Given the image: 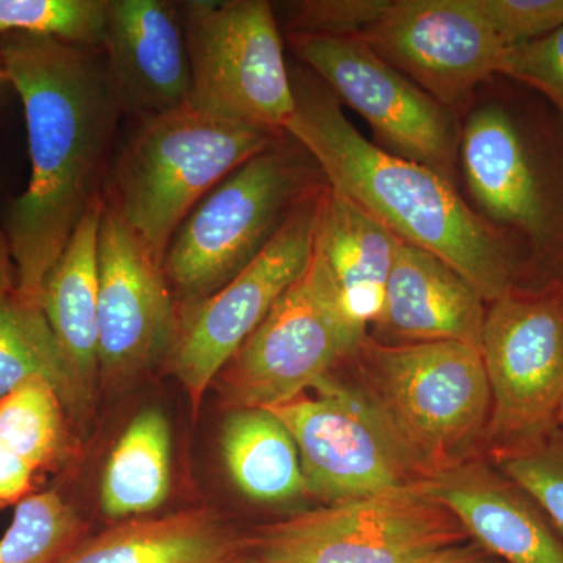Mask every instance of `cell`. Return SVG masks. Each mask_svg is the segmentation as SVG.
I'll use <instances>...</instances> for the list:
<instances>
[{"instance_id":"18","label":"cell","mask_w":563,"mask_h":563,"mask_svg":"<svg viewBox=\"0 0 563 563\" xmlns=\"http://www.w3.org/2000/svg\"><path fill=\"white\" fill-rule=\"evenodd\" d=\"M487 302L453 266L399 242L383 310L372 325L384 344L455 342L481 351Z\"/></svg>"},{"instance_id":"1","label":"cell","mask_w":563,"mask_h":563,"mask_svg":"<svg viewBox=\"0 0 563 563\" xmlns=\"http://www.w3.org/2000/svg\"><path fill=\"white\" fill-rule=\"evenodd\" d=\"M0 58L24 107L31 155V180L7 207L2 228L16 268V298L41 309L47 274L102 196L122 113L98 47L2 33Z\"/></svg>"},{"instance_id":"10","label":"cell","mask_w":563,"mask_h":563,"mask_svg":"<svg viewBox=\"0 0 563 563\" xmlns=\"http://www.w3.org/2000/svg\"><path fill=\"white\" fill-rule=\"evenodd\" d=\"M324 187L318 184L306 192L272 242L229 284L202 301L179 307L165 365L187 393L192 412H198L210 385L309 265Z\"/></svg>"},{"instance_id":"33","label":"cell","mask_w":563,"mask_h":563,"mask_svg":"<svg viewBox=\"0 0 563 563\" xmlns=\"http://www.w3.org/2000/svg\"><path fill=\"white\" fill-rule=\"evenodd\" d=\"M421 563H504L495 555L485 551L479 544L472 542L455 544L426 559Z\"/></svg>"},{"instance_id":"4","label":"cell","mask_w":563,"mask_h":563,"mask_svg":"<svg viewBox=\"0 0 563 563\" xmlns=\"http://www.w3.org/2000/svg\"><path fill=\"white\" fill-rule=\"evenodd\" d=\"M282 133L190 102L144 118L110 166L103 199L163 263L190 211Z\"/></svg>"},{"instance_id":"20","label":"cell","mask_w":563,"mask_h":563,"mask_svg":"<svg viewBox=\"0 0 563 563\" xmlns=\"http://www.w3.org/2000/svg\"><path fill=\"white\" fill-rule=\"evenodd\" d=\"M246 553V532L214 510L190 509L118 521L62 563H231Z\"/></svg>"},{"instance_id":"9","label":"cell","mask_w":563,"mask_h":563,"mask_svg":"<svg viewBox=\"0 0 563 563\" xmlns=\"http://www.w3.org/2000/svg\"><path fill=\"white\" fill-rule=\"evenodd\" d=\"M191 66L190 103L276 133L295 113L291 74L266 0L179 2Z\"/></svg>"},{"instance_id":"37","label":"cell","mask_w":563,"mask_h":563,"mask_svg":"<svg viewBox=\"0 0 563 563\" xmlns=\"http://www.w3.org/2000/svg\"><path fill=\"white\" fill-rule=\"evenodd\" d=\"M559 428H561L563 431V406H562L561 413H559Z\"/></svg>"},{"instance_id":"12","label":"cell","mask_w":563,"mask_h":563,"mask_svg":"<svg viewBox=\"0 0 563 563\" xmlns=\"http://www.w3.org/2000/svg\"><path fill=\"white\" fill-rule=\"evenodd\" d=\"M268 410L295 440L307 496L322 504L420 484L362 393L333 374Z\"/></svg>"},{"instance_id":"22","label":"cell","mask_w":563,"mask_h":563,"mask_svg":"<svg viewBox=\"0 0 563 563\" xmlns=\"http://www.w3.org/2000/svg\"><path fill=\"white\" fill-rule=\"evenodd\" d=\"M221 454L232 483L251 501L285 504L307 496L298 448L272 410H232L222 426Z\"/></svg>"},{"instance_id":"28","label":"cell","mask_w":563,"mask_h":563,"mask_svg":"<svg viewBox=\"0 0 563 563\" xmlns=\"http://www.w3.org/2000/svg\"><path fill=\"white\" fill-rule=\"evenodd\" d=\"M490 461V459H488ZM539 504L563 540V431L554 429L542 442L521 453L492 461Z\"/></svg>"},{"instance_id":"16","label":"cell","mask_w":563,"mask_h":563,"mask_svg":"<svg viewBox=\"0 0 563 563\" xmlns=\"http://www.w3.org/2000/svg\"><path fill=\"white\" fill-rule=\"evenodd\" d=\"M418 485L499 561L563 563V540L539 504L483 454Z\"/></svg>"},{"instance_id":"11","label":"cell","mask_w":563,"mask_h":563,"mask_svg":"<svg viewBox=\"0 0 563 563\" xmlns=\"http://www.w3.org/2000/svg\"><path fill=\"white\" fill-rule=\"evenodd\" d=\"M288 41L336 101L368 122L377 146L453 181L461 141L455 111L393 68L362 36L288 33Z\"/></svg>"},{"instance_id":"29","label":"cell","mask_w":563,"mask_h":563,"mask_svg":"<svg viewBox=\"0 0 563 563\" xmlns=\"http://www.w3.org/2000/svg\"><path fill=\"white\" fill-rule=\"evenodd\" d=\"M390 0H301L290 3V33L362 36Z\"/></svg>"},{"instance_id":"35","label":"cell","mask_w":563,"mask_h":563,"mask_svg":"<svg viewBox=\"0 0 563 563\" xmlns=\"http://www.w3.org/2000/svg\"><path fill=\"white\" fill-rule=\"evenodd\" d=\"M9 88H11L9 76H7L5 66H3L2 58H0V99L3 98Z\"/></svg>"},{"instance_id":"19","label":"cell","mask_w":563,"mask_h":563,"mask_svg":"<svg viewBox=\"0 0 563 563\" xmlns=\"http://www.w3.org/2000/svg\"><path fill=\"white\" fill-rule=\"evenodd\" d=\"M103 192L77 225L52 266L40 306L49 322L65 366V410L70 424L84 428L92 412L99 379L98 240Z\"/></svg>"},{"instance_id":"24","label":"cell","mask_w":563,"mask_h":563,"mask_svg":"<svg viewBox=\"0 0 563 563\" xmlns=\"http://www.w3.org/2000/svg\"><path fill=\"white\" fill-rule=\"evenodd\" d=\"M0 443L38 474L60 468L69 453V420L51 380L33 376L0 399Z\"/></svg>"},{"instance_id":"27","label":"cell","mask_w":563,"mask_h":563,"mask_svg":"<svg viewBox=\"0 0 563 563\" xmlns=\"http://www.w3.org/2000/svg\"><path fill=\"white\" fill-rule=\"evenodd\" d=\"M109 0H0V35L33 33L101 47Z\"/></svg>"},{"instance_id":"36","label":"cell","mask_w":563,"mask_h":563,"mask_svg":"<svg viewBox=\"0 0 563 563\" xmlns=\"http://www.w3.org/2000/svg\"><path fill=\"white\" fill-rule=\"evenodd\" d=\"M231 563H269V562L263 561V559L257 558V555L246 553V554L240 555L239 559H235V561H233Z\"/></svg>"},{"instance_id":"26","label":"cell","mask_w":563,"mask_h":563,"mask_svg":"<svg viewBox=\"0 0 563 563\" xmlns=\"http://www.w3.org/2000/svg\"><path fill=\"white\" fill-rule=\"evenodd\" d=\"M33 376L51 380L66 401L65 366L43 310L16 295L0 298V399Z\"/></svg>"},{"instance_id":"30","label":"cell","mask_w":563,"mask_h":563,"mask_svg":"<svg viewBox=\"0 0 563 563\" xmlns=\"http://www.w3.org/2000/svg\"><path fill=\"white\" fill-rule=\"evenodd\" d=\"M499 74L542 92L563 118V27L544 38L507 47Z\"/></svg>"},{"instance_id":"7","label":"cell","mask_w":563,"mask_h":563,"mask_svg":"<svg viewBox=\"0 0 563 563\" xmlns=\"http://www.w3.org/2000/svg\"><path fill=\"white\" fill-rule=\"evenodd\" d=\"M246 533L247 553L269 563H421L470 542L453 512L418 484L324 504Z\"/></svg>"},{"instance_id":"15","label":"cell","mask_w":563,"mask_h":563,"mask_svg":"<svg viewBox=\"0 0 563 563\" xmlns=\"http://www.w3.org/2000/svg\"><path fill=\"white\" fill-rule=\"evenodd\" d=\"M101 51L122 114L140 121L190 101L191 66L179 2L109 0Z\"/></svg>"},{"instance_id":"34","label":"cell","mask_w":563,"mask_h":563,"mask_svg":"<svg viewBox=\"0 0 563 563\" xmlns=\"http://www.w3.org/2000/svg\"><path fill=\"white\" fill-rule=\"evenodd\" d=\"M11 295H16V268L9 239L3 228H0V298Z\"/></svg>"},{"instance_id":"8","label":"cell","mask_w":563,"mask_h":563,"mask_svg":"<svg viewBox=\"0 0 563 563\" xmlns=\"http://www.w3.org/2000/svg\"><path fill=\"white\" fill-rule=\"evenodd\" d=\"M481 354L492 409L485 457L521 453L559 428L563 406V287L517 288L488 303Z\"/></svg>"},{"instance_id":"5","label":"cell","mask_w":563,"mask_h":563,"mask_svg":"<svg viewBox=\"0 0 563 563\" xmlns=\"http://www.w3.org/2000/svg\"><path fill=\"white\" fill-rule=\"evenodd\" d=\"M284 136L220 181L174 233L163 272L180 307L209 298L242 273L318 185L309 154Z\"/></svg>"},{"instance_id":"2","label":"cell","mask_w":563,"mask_h":563,"mask_svg":"<svg viewBox=\"0 0 563 563\" xmlns=\"http://www.w3.org/2000/svg\"><path fill=\"white\" fill-rule=\"evenodd\" d=\"M290 74L295 113L284 132L312 157L332 191L383 222L401 242L453 266L485 302L514 290L518 266L512 246L463 201L453 181L366 140L310 70Z\"/></svg>"},{"instance_id":"14","label":"cell","mask_w":563,"mask_h":563,"mask_svg":"<svg viewBox=\"0 0 563 563\" xmlns=\"http://www.w3.org/2000/svg\"><path fill=\"white\" fill-rule=\"evenodd\" d=\"M362 38L453 111L499 74L507 51L476 0H390Z\"/></svg>"},{"instance_id":"6","label":"cell","mask_w":563,"mask_h":563,"mask_svg":"<svg viewBox=\"0 0 563 563\" xmlns=\"http://www.w3.org/2000/svg\"><path fill=\"white\" fill-rule=\"evenodd\" d=\"M366 335L344 312L314 240L309 265L214 383L229 409H269L312 390L354 357Z\"/></svg>"},{"instance_id":"13","label":"cell","mask_w":563,"mask_h":563,"mask_svg":"<svg viewBox=\"0 0 563 563\" xmlns=\"http://www.w3.org/2000/svg\"><path fill=\"white\" fill-rule=\"evenodd\" d=\"M99 379L135 383L165 362L179 303L163 263L103 199L98 240Z\"/></svg>"},{"instance_id":"25","label":"cell","mask_w":563,"mask_h":563,"mask_svg":"<svg viewBox=\"0 0 563 563\" xmlns=\"http://www.w3.org/2000/svg\"><path fill=\"white\" fill-rule=\"evenodd\" d=\"M87 537L88 525L60 492H35L14 507L0 563H62Z\"/></svg>"},{"instance_id":"3","label":"cell","mask_w":563,"mask_h":563,"mask_svg":"<svg viewBox=\"0 0 563 563\" xmlns=\"http://www.w3.org/2000/svg\"><path fill=\"white\" fill-rule=\"evenodd\" d=\"M352 385L420 483L483 453L492 396L483 354L455 342L384 344L366 335Z\"/></svg>"},{"instance_id":"23","label":"cell","mask_w":563,"mask_h":563,"mask_svg":"<svg viewBox=\"0 0 563 563\" xmlns=\"http://www.w3.org/2000/svg\"><path fill=\"white\" fill-rule=\"evenodd\" d=\"M173 437L161 409H144L121 433L106 463L99 490L102 514L124 521L147 517L172 490Z\"/></svg>"},{"instance_id":"17","label":"cell","mask_w":563,"mask_h":563,"mask_svg":"<svg viewBox=\"0 0 563 563\" xmlns=\"http://www.w3.org/2000/svg\"><path fill=\"white\" fill-rule=\"evenodd\" d=\"M466 188L477 213L543 246L554 235L553 207L512 117L496 103L470 114L459 141Z\"/></svg>"},{"instance_id":"32","label":"cell","mask_w":563,"mask_h":563,"mask_svg":"<svg viewBox=\"0 0 563 563\" xmlns=\"http://www.w3.org/2000/svg\"><path fill=\"white\" fill-rule=\"evenodd\" d=\"M38 476L27 462L0 443V510L16 507L35 493Z\"/></svg>"},{"instance_id":"31","label":"cell","mask_w":563,"mask_h":563,"mask_svg":"<svg viewBox=\"0 0 563 563\" xmlns=\"http://www.w3.org/2000/svg\"><path fill=\"white\" fill-rule=\"evenodd\" d=\"M476 5L507 47L563 27V0H476Z\"/></svg>"},{"instance_id":"21","label":"cell","mask_w":563,"mask_h":563,"mask_svg":"<svg viewBox=\"0 0 563 563\" xmlns=\"http://www.w3.org/2000/svg\"><path fill=\"white\" fill-rule=\"evenodd\" d=\"M401 240L325 185L317 244L339 288L344 312L368 332L383 310L385 287Z\"/></svg>"}]
</instances>
